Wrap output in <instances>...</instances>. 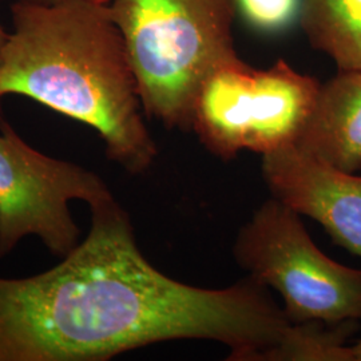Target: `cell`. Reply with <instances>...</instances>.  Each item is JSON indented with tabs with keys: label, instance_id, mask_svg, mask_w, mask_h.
<instances>
[{
	"label": "cell",
	"instance_id": "3",
	"mask_svg": "<svg viewBox=\"0 0 361 361\" xmlns=\"http://www.w3.org/2000/svg\"><path fill=\"white\" fill-rule=\"evenodd\" d=\"M143 113L168 129L190 131V110L204 79L237 56L234 0H111Z\"/></svg>",
	"mask_w": 361,
	"mask_h": 361
},
{
	"label": "cell",
	"instance_id": "12",
	"mask_svg": "<svg viewBox=\"0 0 361 361\" xmlns=\"http://www.w3.org/2000/svg\"><path fill=\"white\" fill-rule=\"evenodd\" d=\"M352 353H353V361H361V338L352 345Z\"/></svg>",
	"mask_w": 361,
	"mask_h": 361
},
{
	"label": "cell",
	"instance_id": "9",
	"mask_svg": "<svg viewBox=\"0 0 361 361\" xmlns=\"http://www.w3.org/2000/svg\"><path fill=\"white\" fill-rule=\"evenodd\" d=\"M301 27L338 71L361 73V0H304Z\"/></svg>",
	"mask_w": 361,
	"mask_h": 361
},
{
	"label": "cell",
	"instance_id": "6",
	"mask_svg": "<svg viewBox=\"0 0 361 361\" xmlns=\"http://www.w3.org/2000/svg\"><path fill=\"white\" fill-rule=\"evenodd\" d=\"M110 197L95 173L35 150L0 116V258L28 235L65 257L80 235L70 202L91 207Z\"/></svg>",
	"mask_w": 361,
	"mask_h": 361
},
{
	"label": "cell",
	"instance_id": "13",
	"mask_svg": "<svg viewBox=\"0 0 361 361\" xmlns=\"http://www.w3.org/2000/svg\"><path fill=\"white\" fill-rule=\"evenodd\" d=\"M15 1V0H13ZM18 1H35V3H56V1H62V0H18ZM92 1H98L102 4H110L111 0H92Z\"/></svg>",
	"mask_w": 361,
	"mask_h": 361
},
{
	"label": "cell",
	"instance_id": "10",
	"mask_svg": "<svg viewBox=\"0 0 361 361\" xmlns=\"http://www.w3.org/2000/svg\"><path fill=\"white\" fill-rule=\"evenodd\" d=\"M235 19L262 37H281L301 26L304 0H234Z\"/></svg>",
	"mask_w": 361,
	"mask_h": 361
},
{
	"label": "cell",
	"instance_id": "7",
	"mask_svg": "<svg viewBox=\"0 0 361 361\" xmlns=\"http://www.w3.org/2000/svg\"><path fill=\"white\" fill-rule=\"evenodd\" d=\"M271 197L323 225L336 245L361 258V177L345 173L296 145L262 155Z\"/></svg>",
	"mask_w": 361,
	"mask_h": 361
},
{
	"label": "cell",
	"instance_id": "8",
	"mask_svg": "<svg viewBox=\"0 0 361 361\" xmlns=\"http://www.w3.org/2000/svg\"><path fill=\"white\" fill-rule=\"evenodd\" d=\"M296 146L345 173L361 170V73L338 71L322 85Z\"/></svg>",
	"mask_w": 361,
	"mask_h": 361
},
{
	"label": "cell",
	"instance_id": "4",
	"mask_svg": "<svg viewBox=\"0 0 361 361\" xmlns=\"http://www.w3.org/2000/svg\"><path fill=\"white\" fill-rule=\"evenodd\" d=\"M322 85L284 61L258 70L238 56L217 66L194 97L190 130L210 154L231 161L241 150L258 154L296 145Z\"/></svg>",
	"mask_w": 361,
	"mask_h": 361
},
{
	"label": "cell",
	"instance_id": "2",
	"mask_svg": "<svg viewBox=\"0 0 361 361\" xmlns=\"http://www.w3.org/2000/svg\"><path fill=\"white\" fill-rule=\"evenodd\" d=\"M0 56V99L20 95L95 130L110 161L138 176L158 149L109 4L92 0L11 4Z\"/></svg>",
	"mask_w": 361,
	"mask_h": 361
},
{
	"label": "cell",
	"instance_id": "11",
	"mask_svg": "<svg viewBox=\"0 0 361 361\" xmlns=\"http://www.w3.org/2000/svg\"><path fill=\"white\" fill-rule=\"evenodd\" d=\"M7 38H8V32L6 31V28L3 27L1 22H0V56H1V52H3L4 46H6Z\"/></svg>",
	"mask_w": 361,
	"mask_h": 361
},
{
	"label": "cell",
	"instance_id": "5",
	"mask_svg": "<svg viewBox=\"0 0 361 361\" xmlns=\"http://www.w3.org/2000/svg\"><path fill=\"white\" fill-rule=\"evenodd\" d=\"M233 253L249 277L281 295L290 323L361 322V271L328 257L276 198L240 229Z\"/></svg>",
	"mask_w": 361,
	"mask_h": 361
},
{
	"label": "cell",
	"instance_id": "1",
	"mask_svg": "<svg viewBox=\"0 0 361 361\" xmlns=\"http://www.w3.org/2000/svg\"><path fill=\"white\" fill-rule=\"evenodd\" d=\"M90 210L87 237L56 267L0 277V361H106L162 341L231 337L229 288H197L158 271L114 197Z\"/></svg>",
	"mask_w": 361,
	"mask_h": 361
}]
</instances>
